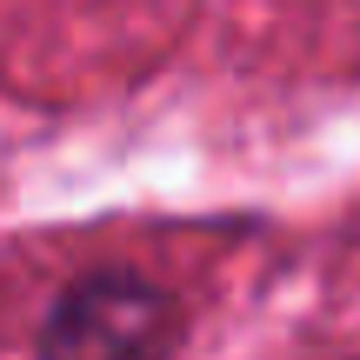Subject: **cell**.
I'll return each instance as SVG.
<instances>
[{"instance_id":"obj_1","label":"cell","mask_w":360,"mask_h":360,"mask_svg":"<svg viewBox=\"0 0 360 360\" xmlns=\"http://www.w3.org/2000/svg\"><path fill=\"white\" fill-rule=\"evenodd\" d=\"M180 340V307L141 274H87L60 294L40 327V360H167Z\"/></svg>"}]
</instances>
